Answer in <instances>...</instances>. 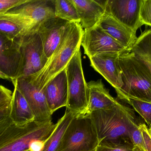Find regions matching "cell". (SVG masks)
I'll list each match as a JSON object with an SVG mask.
<instances>
[{"label":"cell","instance_id":"obj_1","mask_svg":"<svg viewBox=\"0 0 151 151\" xmlns=\"http://www.w3.org/2000/svg\"><path fill=\"white\" fill-rule=\"evenodd\" d=\"M87 114L96 128L99 145L134 147L130 134L138 123L134 109L119 102L111 109L98 110Z\"/></svg>","mask_w":151,"mask_h":151},{"label":"cell","instance_id":"obj_2","mask_svg":"<svg viewBox=\"0 0 151 151\" xmlns=\"http://www.w3.org/2000/svg\"><path fill=\"white\" fill-rule=\"evenodd\" d=\"M119 63L123 85L116 91L118 98L151 103V74L147 66L131 51L120 55Z\"/></svg>","mask_w":151,"mask_h":151},{"label":"cell","instance_id":"obj_3","mask_svg":"<svg viewBox=\"0 0 151 151\" xmlns=\"http://www.w3.org/2000/svg\"><path fill=\"white\" fill-rule=\"evenodd\" d=\"M83 31L80 23H70L59 46L46 66L38 72L28 75L38 87L44 90L52 79L66 68L81 47Z\"/></svg>","mask_w":151,"mask_h":151},{"label":"cell","instance_id":"obj_4","mask_svg":"<svg viewBox=\"0 0 151 151\" xmlns=\"http://www.w3.org/2000/svg\"><path fill=\"white\" fill-rule=\"evenodd\" d=\"M99 144L95 126L88 114L75 115L56 151H95Z\"/></svg>","mask_w":151,"mask_h":151},{"label":"cell","instance_id":"obj_5","mask_svg":"<svg viewBox=\"0 0 151 151\" xmlns=\"http://www.w3.org/2000/svg\"><path fill=\"white\" fill-rule=\"evenodd\" d=\"M66 72L68 83L66 109L75 115L83 113L88 104L89 90L83 75L80 48L66 66Z\"/></svg>","mask_w":151,"mask_h":151},{"label":"cell","instance_id":"obj_6","mask_svg":"<svg viewBox=\"0 0 151 151\" xmlns=\"http://www.w3.org/2000/svg\"><path fill=\"white\" fill-rule=\"evenodd\" d=\"M11 82L27 101L34 115V121L44 123L52 120V114L47 103L44 89L38 87L28 75L21 76Z\"/></svg>","mask_w":151,"mask_h":151},{"label":"cell","instance_id":"obj_7","mask_svg":"<svg viewBox=\"0 0 151 151\" xmlns=\"http://www.w3.org/2000/svg\"><path fill=\"white\" fill-rule=\"evenodd\" d=\"M81 45L89 58L99 54H122L130 51L107 34L98 25L84 29Z\"/></svg>","mask_w":151,"mask_h":151},{"label":"cell","instance_id":"obj_8","mask_svg":"<svg viewBox=\"0 0 151 151\" xmlns=\"http://www.w3.org/2000/svg\"><path fill=\"white\" fill-rule=\"evenodd\" d=\"M23 67L20 77L34 74L47 64L48 59L44 52L42 42L36 32L23 37L20 42Z\"/></svg>","mask_w":151,"mask_h":151},{"label":"cell","instance_id":"obj_9","mask_svg":"<svg viewBox=\"0 0 151 151\" xmlns=\"http://www.w3.org/2000/svg\"><path fill=\"white\" fill-rule=\"evenodd\" d=\"M6 13L24 19L32 33L42 21L55 16V0H28Z\"/></svg>","mask_w":151,"mask_h":151},{"label":"cell","instance_id":"obj_10","mask_svg":"<svg viewBox=\"0 0 151 151\" xmlns=\"http://www.w3.org/2000/svg\"><path fill=\"white\" fill-rule=\"evenodd\" d=\"M22 67L20 43L0 34V70L12 81L20 77Z\"/></svg>","mask_w":151,"mask_h":151},{"label":"cell","instance_id":"obj_11","mask_svg":"<svg viewBox=\"0 0 151 151\" xmlns=\"http://www.w3.org/2000/svg\"><path fill=\"white\" fill-rule=\"evenodd\" d=\"M141 0H106V10L119 22L136 33L143 25L140 18Z\"/></svg>","mask_w":151,"mask_h":151},{"label":"cell","instance_id":"obj_12","mask_svg":"<svg viewBox=\"0 0 151 151\" xmlns=\"http://www.w3.org/2000/svg\"><path fill=\"white\" fill-rule=\"evenodd\" d=\"M70 23L55 16L42 21L35 29V32L40 37L48 60L59 46Z\"/></svg>","mask_w":151,"mask_h":151},{"label":"cell","instance_id":"obj_13","mask_svg":"<svg viewBox=\"0 0 151 151\" xmlns=\"http://www.w3.org/2000/svg\"><path fill=\"white\" fill-rule=\"evenodd\" d=\"M118 53L99 54L89 58L91 66L99 73L115 89L119 90L123 85Z\"/></svg>","mask_w":151,"mask_h":151},{"label":"cell","instance_id":"obj_14","mask_svg":"<svg viewBox=\"0 0 151 151\" xmlns=\"http://www.w3.org/2000/svg\"><path fill=\"white\" fill-rule=\"evenodd\" d=\"M57 126L52 120L44 123L34 121L30 128L22 135L9 144L0 149V151H27L29 150L30 144L34 141L45 142Z\"/></svg>","mask_w":151,"mask_h":151},{"label":"cell","instance_id":"obj_15","mask_svg":"<svg viewBox=\"0 0 151 151\" xmlns=\"http://www.w3.org/2000/svg\"><path fill=\"white\" fill-rule=\"evenodd\" d=\"M48 106L52 114L66 107L68 100V83L66 68L51 80L44 88Z\"/></svg>","mask_w":151,"mask_h":151},{"label":"cell","instance_id":"obj_16","mask_svg":"<svg viewBox=\"0 0 151 151\" xmlns=\"http://www.w3.org/2000/svg\"><path fill=\"white\" fill-rule=\"evenodd\" d=\"M97 25L123 47L131 51L137 39L135 33L115 19L106 10Z\"/></svg>","mask_w":151,"mask_h":151},{"label":"cell","instance_id":"obj_17","mask_svg":"<svg viewBox=\"0 0 151 151\" xmlns=\"http://www.w3.org/2000/svg\"><path fill=\"white\" fill-rule=\"evenodd\" d=\"M75 6L83 28L95 26L104 14L106 1L70 0Z\"/></svg>","mask_w":151,"mask_h":151},{"label":"cell","instance_id":"obj_18","mask_svg":"<svg viewBox=\"0 0 151 151\" xmlns=\"http://www.w3.org/2000/svg\"><path fill=\"white\" fill-rule=\"evenodd\" d=\"M88 85L89 90L88 104L83 114H89L98 110L110 109L119 103L110 95L102 80L91 81L88 82Z\"/></svg>","mask_w":151,"mask_h":151},{"label":"cell","instance_id":"obj_19","mask_svg":"<svg viewBox=\"0 0 151 151\" xmlns=\"http://www.w3.org/2000/svg\"><path fill=\"white\" fill-rule=\"evenodd\" d=\"M14 87L9 117L13 124L24 126L34 121V115L24 96L16 86Z\"/></svg>","mask_w":151,"mask_h":151},{"label":"cell","instance_id":"obj_20","mask_svg":"<svg viewBox=\"0 0 151 151\" xmlns=\"http://www.w3.org/2000/svg\"><path fill=\"white\" fill-rule=\"evenodd\" d=\"M69 110L66 109L65 113L57 123V126L51 135L44 143L42 151H56L69 124L75 116Z\"/></svg>","mask_w":151,"mask_h":151},{"label":"cell","instance_id":"obj_21","mask_svg":"<svg viewBox=\"0 0 151 151\" xmlns=\"http://www.w3.org/2000/svg\"><path fill=\"white\" fill-rule=\"evenodd\" d=\"M55 16L70 23H80L77 10L70 0H55Z\"/></svg>","mask_w":151,"mask_h":151},{"label":"cell","instance_id":"obj_22","mask_svg":"<svg viewBox=\"0 0 151 151\" xmlns=\"http://www.w3.org/2000/svg\"><path fill=\"white\" fill-rule=\"evenodd\" d=\"M130 51L134 53L136 56L147 66L151 74V51L142 33L137 37Z\"/></svg>","mask_w":151,"mask_h":151},{"label":"cell","instance_id":"obj_23","mask_svg":"<svg viewBox=\"0 0 151 151\" xmlns=\"http://www.w3.org/2000/svg\"><path fill=\"white\" fill-rule=\"evenodd\" d=\"M0 34L19 43L24 36L22 29L18 25L7 19L1 17Z\"/></svg>","mask_w":151,"mask_h":151},{"label":"cell","instance_id":"obj_24","mask_svg":"<svg viewBox=\"0 0 151 151\" xmlns=\"http://www.w3.org/2000/svg\"><path fill=\"white\" fill-rule=\"evenodd\" d=\"M33 122L24 126H19L13 123L0 136V149L7 146L25 133L30 128Z\"/></svg>","mask_w":151,"mask_h":151},{"label":"cell","instance_id":"obj_25","mask_svg":"<svg viewBox=\"0 0 151 151\" xmlns=\"http://www.w3.org/2000/svg\"><path fill=\"white\" fill-rule=\"evenodd\" d=\"M124 102L132 106L144 119L149 127L151 126V103L138 99L128 98Z\"/></svg>","mask_w":151,"mask_h":151},{"label":"cell","instance_id":"obj_26","mask_svg":"<svg viewBox=\"0 0 151 151\" xmlns=\"http://www.w3.org/2000/svg\"><path fill=\"white\" fill-rule=\"evenodd\" d=\"M139 15L143 25L151 27V0H141Z\"/></svg>","mask_w":151,"mask_h":151},{"label":"cell","instance_id":"obj_27","mask_svg":"<svg viewBox=\"0 0 151 151\" xmlns=\"http://www.w3.org/2000/svg\"><path fill=\"white\" fill-rule=\"evenodd\" d=\"M130 137L137 151H146L143 137L139 124L134 127L131 131Z\"/></svg>","mask_w":151,"mask_h":151},{"label":"cell","instance_id":"obj_28","mask_svg":"<svg viewBox=\"0 0 151 151\" xmlns=\"http://www.w3.org/2000/svg\"><path fill=\"white\" fill-rule=\"evenodd\" d=\"M28 0H0V16L12 9L24 4Z\"/></svg>","mask_w":151,"mask_h":151},{"label":"cell","instance_id":"obj_29","mask_svg":"<svg viewBox=\"0 0 151 151\" xmlns=\"http://www.w3.org/2000/svg\"><path fill=\"white\" fill-rule=\"evenodd\" d=\"M12 92L4 86L0 85V111L10 106Z\"/></svg>","mask_w":151,"mask_h":151},{"label":"cell","instance_id":"obj_30","mask_svg":"<svg viewBox=\"0 0 151 151\" xmlns=\"http://www.w3.org/2000/svg\"><path fill=\"white\" fill-rule=\"evenodd\" d=\"M144 141L146 151H151V135L149 129L145 123H139Z\"/></svg>","mask_w":151,"mask_h":151},{"label":"cell","instance_id":"obj_31","mask_svg":"<svg viewBox=\"0 0 151 151\" xmlns=\"http://www.w3.org/2000/svg\"><path fill=\"white\" fill-rule=\"evenodd\" d=\"M95 151H137L134 147H107L98 145Z\"/></svg>","mask_w":151,"mask_h":151},{"label":"cell","instance_id":"obj_32","mask_svg":"<svg viewBox=\"0 0 151 151\" xmlns=\"http://www.w3.org/2000/svg\"><path fill=\"white\" fill-rule=\"evenodd\" d=\"M44 142L40 141H35L30 144L29 150L30 151H42L44 145Z\"/></svg>","mask_w":151,"mask_h":151},{"label":"cell","instance_id":"obj_33","mask_svg":"<svg viewBox=\"0 0 151 151\" xmlns=\"http://www.w3.org/2000/svg\"><path fill=\"white\" fill-rule=\"evenodd\" d=\"M10 105L9 106L0 111V122L9 115L10 112Z\"/></svg>","mask_w":151,"mask_h":151},{"label":"cell","instance_id":"obj_34","mask_svg":"<svg viewBox=\"0 0 151 151\" xmlns=\"http://www.w3.org/2000/svg\"><path fill=\"white\" fill-rule=\"evenodd\" d=\"M142 33L144 35L151 51V27L150 29L146 30Z\"/></svg>","mask_w":151,"mask_h":151},{"label":"cell","instance_id":"obj_35","mask_svg":"<svg viewBox=\"0 0 151 151\" xmlns=\"http://www.w3.org/2000/svg\"><path fill=\"white\" fill-rule=\"evenodd\" d=\"M0 79L7 80L11 81V79L9 76H8V75L5 74L4 73L2 72L1 70H0Z\"/></svg>","mask_w":151,"mask_h":151},{"label":"cell","instance_id":"obj_36","mask_svg":"<svg viewBox=\"0 0 151 151\" xmlns=\"http://www.w3.org/2000/svg\"><path fill=\"white\" fill-rule=\"evenodd\" d=\"M149 130H150V133L151 135V126L150 127H149Z\"/></svg>","mask_w":151,"mask_h":151},{"label":"cell","instance_id":"obj_37","mask_svg":"<svg viewBox=\"0 0 151 151\" xmlns=\"http://www.w3.org/2000/svg\"><path fill=\"white\" fill-rule=\"evenodd\" d=\"M30 151V150H28V151Z\"/></svg>","mask_w":151,"mask_h":151}]
</instances>
